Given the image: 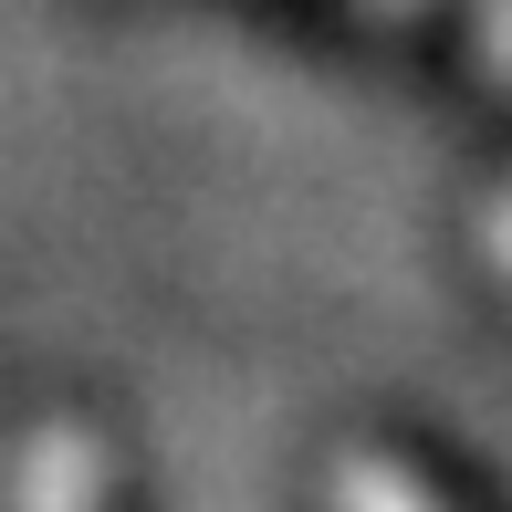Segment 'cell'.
Wrapping results in <instances>:
<instances>
[{
    "mask_svg": "<svg viewBox=\"0 0 512 512\" xmlns=\"http://www.w3.org/2000/svg\"><path fill=\"white\" fill-rule=\"evenodd\" d=\"M471 53L492 84H512V0H471Z\"/></svg>",
    "mask_w": 512,
    "mask_h": 512,
    "instance_id": "3957f363",
    "label": "cell"
},
{
    "mask_svg": "<svg viewBox=\"0 0 512 512\" xmlns=\"http://www.w3.org/2000/svg\"><path fill=\"white\" fill-rule=\"evenodd\" d=\"M481 251H492V262L512 272V189H502V209H492V220H481Z\"/></svg>",
    "mask_w": 512,
    "mask_h": 512,
    "instance_id": "277c9868",
    "label": "cell"
},
{
    "mask_svg": "<svg viewBox=\"0 0 512 512\" xmlns=\"http://www.w3.org/2000/svg\"><path fill=\"white\" fill-rule=\"evenodd\" d=\"M11 512H105V450L84 429H42L32 450H21Z\"/></svg>",
    "mask_w": 512,
    "mask_h": 512,
    "instance_id": "6da1fadb",
    "label": "cell"
},
{
    "mask_svg": "<svg viewBox=\"0 0 512 512\" xmlns=\"http://www.w3.org/2000/svg\"><path fill=\"white\" fill-rule=\"evenodd\" d=\"M335 512H439V502L418 492L408 471H387V460H345L335 471Z\"/></svg>",
    "mask_w": 512,
    "mask_h": 512,
    "instance_id": "7a4b0ae2",
    "label": "cell"
}]
</instances>
